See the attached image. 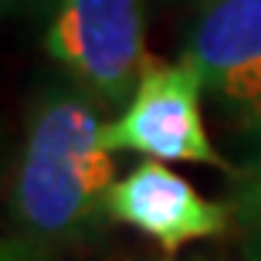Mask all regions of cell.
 Here are the masks:
<instances>
[{"label":"cell","mask_w":261,"mask_h":261,"mask_svg":"<svg viewBox=\"0 0 261 261\" xmlns=\"http://www.w3.org/2000/svg\"><path fill=\"white\" fill-rule=\"evenodd\" d=\"M116 163L106 146L98 102L65 78L44 85L28 109V126L10 180L17 234L38 248L85 241L109 224Z\"/></svg>","instance_id":"6da1fadb"},{"label":"cell","mask_w":261,"mask_h":261,"mask_svg":"<svg viewBox=\"0 0 261 261\" xmlns=\"http://www.w3.org/2000/svg\"><path fill=\"white\" fill-rule=\"evenodd\" d=\"M44 51L98 106L126 109L149 65L143 0H61L51 10Z\"/></svg>","instance_id":"7a4b0ae2"},{"label":"cell","mask_w":261,"mask_h":261,"mask_svg":"<svg viewBox=\"0 0 261 261\" xmlns=\"http://www.w3.org/2000/svg\"><path fill=\"white\" fill-rule=\"evenodd\" d=\"M203 82L187 58L146 65L129 106L106 122V146L112 153H143L160 163H203L231 170L214 149L200 116Z\"/></svg>","instance_id":"3957f363"},{"label":"cell","mask_w":261,"mask_h":261,"mask_svg":"<svg viewBox=\"0 0 261 261\" xmlns=\"http://www.w3.org/2000/svg\"><path fill=\"white\" fill-rule=\"evenodd\" d=\"M184 58L234 126L261 136V0H203Z\"/></svg>","instance_id":"277c9868"},{"label":"cell","mask_w":261,"mask_h":261,"mask_svg":"<svg viewBox=\"0 0 261 261\" xmlns=\"http://www.w3.org/2000/svg\"><path fill=\"white\" fill-rule=\"evenodd\" d=\"M106 211L109 221L136 227L163 251H180L184 244L217 238L231 227L227 203L200 197L184 176L166 170L160 160H143L122 180H116Z\"/></svg>","instance_id":"5b68a950"},{"label":"cell","mask_w":261,"mask_h":261,"mask_svg":"<svg viewBox=\"0 0 261 261\" xmlns=\"http://www.w3.org/2000/svg\"><path fill=\"white\" fill-rule=\"evenodd\" d=\"M227 211L244 261H261V153L248 166L231 170Z\"/></svg>","instance_id":"8992f818"},{"label":"cell","mask_w":261,"mask_h":261,"mask_svg":"<svg viewBox=\"0 0 261 261\" xmlns=\"http://www.w3.org/2000/svg\"><path fill=\"white\" fill-rule=\"evenodd\" d=\"M0 261H55L44 248H38L34 241H28V238H7L4 241V248H0Z\"/></svg>","instance_id":"52a82bcc"},{"label":"cell","mask_w":261,"mask_h":261,"mask_svg":"<svg viewBox=\"0 0 261 261\" xmlns=\"http://www.w3.org/2000/svg\"><path fill=\"white\" fill-rule=\"evenodd\" d=\"M61 0H4V14L28 17V14H51Z\"/></svg>","instance_id":"ba28073f"},{"label":"cell","mask_w":261,"mask_h":261,"mask_svg":"<svg viewBox=\"0 0 261 261\" xmlns=\"http://www.w3.org/2000/svg\"><path fill=\"white\" fill-rule=\"evenodd\" d=\"M200 4H203V0H200Z\"/></svg>","instance_id":"9c48e42d"}]
</instances>
